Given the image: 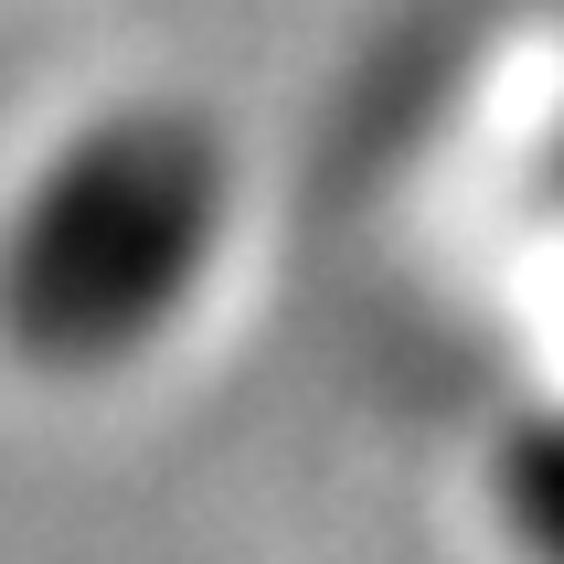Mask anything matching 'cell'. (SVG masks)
<instances>
[{
	"instance_id": "7a4b0ae2",
	"label": "cell",
	"mask_w": 564,
	"mask_h": 564,
	"mask_svg": "<svg viewBox=\"0 0 564 564\" xmlns=\"http://www.w3.org/2000/svg\"><path fill=\"white\" fill-rule=\"evenodd\" d=\"M490 511H501V543L522 564H564V415H533V426L501 437Z\"/></svg>"
},
{
	"instance_id": "6da1fadb",
	"label": "cell",
	"mask_w": 564,
	"mask_h": 564,
	"mask_svg": "<svg viewBox=\"0 0 564 564\" xmlns=\"http://www.w3.org/2000/svg\"><path fill=\"white\" fill-rule=\"evenodd\" d=\"M235 214V150L203 107H107L0 224V341L43 373H107L192 310Z\"/></svg>"
}]
</instances>
